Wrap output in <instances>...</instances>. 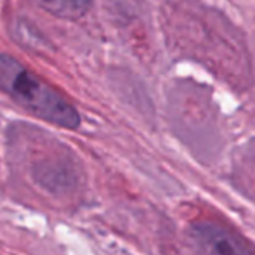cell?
I'll use <instances>...</instances> for the list:
<instances>
[{
  "mask_svg": "<svg viewBox=\"0 0 255 255\" xmlns=\"http://www.w3.org/2000/svg\"><path fill=\"white\" fill-rule=\"evenodd\" d=\"M0 89L21 108L49 124L63 128H77L80 125V115L73 104L47 82L26 70L24 64L3 52H0Z\"/></svg>",
  "mask_w": 255,
  "mask_h": 255,
  "instance_id": "cell-1",
  "label": "cell"
},
{
  "mask_svg": "<svg viewBox=\"0 0 255 255\" xmlns=\"http://www.w3.org/2000/svg\"><path fill=\"white\" fill-rule=\"evenodd\" d=\"M198 255H255L254 245L238 231L217 221H200L191 228Z\"/></svg>",
  "mask_w": 255,
  "mask_h": 255,
  "instance_id": "cell-2",
  "label": "cell"
},
{
  "mask_svg": "<svg viewBox=\"0 0 255 255\" xmlns=\"http://www.w3.org/2000/svg\"><path fill=\"white\" fill-rule=\"evenodd\" d=\"M42 9L64 19L78 17L89 9L91 0H35Z\"/></svg>",
  "mask_w": 255,
  "mask_h": 255,
  "instance_id": "cell-3",
  "label": "cell"
}]
</instances>
